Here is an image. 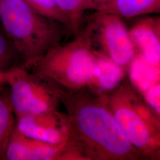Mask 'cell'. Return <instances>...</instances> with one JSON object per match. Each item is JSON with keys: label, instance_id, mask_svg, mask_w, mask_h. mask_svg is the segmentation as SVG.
<instances>
[{"label": "cell", "instance_id": "obj_7", "mask_svg": "<svg viewBox=\"0 0 160 160\" xmlns=\"http://www.w3.org/2000/svg\"><path fill=\"white\" fill-rule=\"evenodd\" d=\"M16 127L29 137L54 145H66L70 140L67 116L58 109L17 118Z\"/></svg>", "mask_w": 160, "mask_h": 160}, {"label": "cell", "instance_id": "obj_14", "mask_svg": "<svg viewBox=\"0 0 160 160\" xmlns=\"http://www.w3.org/2000/svg\"><path fill=\"white\" fill-rule=\"evenodd\" d=\"M34 12L43 17L63 24L73 32L71 21L58 7L54 0H24Z\"/></svg>", "mask_w": 160, "mask_h": 160}, {"label": "cell", "instance_id": "obj_2", "mask_svg": "<svg viewBox=\"0 0 160 160\" xmlns=\"http://www.w3.org/2000/svg\"><path fill=\"white\" fill-rule=\"evenodd\" d=\"M0 24L25 65L62 43L69 30L34 12L24 0H0Z\"/></svg>", "mask_w": 160, "mask_h": 160}, {"label": "cell", "instance_id": "obj_5", "mask_svg": "<svg viewBox=\"0 0 160 160\" xmlns=\"http://www.w3.org/2000/svg\"><path fill=\"white\" fill-rule=\"evenodd\" d=\"M6 85L16 119L58 109L63 88L23 63L7 71Z\"/></svg>", "mask_w": 160, "mask_h": 160}, {"label": "cell", "instance_id": "obj_11", "mask_svg": "<svg viewBox=\"0 0 160 160\" xmlns=\"http://www.w3.org/2000/svg\"><path fill=\"white\" fill-rule=\"evenodd\" d=\"M128 72L130 83L142 97L151 87L160 83V67L150 64L140 53H136Z\"/></svg>", "mask_w": 160, "mask_h": 160}, {"label": "cell", "instance_id": "obj_16", "mask_svg": "<svg viewBox=\"0 0 160 160\" xmlns=\"http://www.w3.org/2000/svg\"><path fill=\"white\" fill-rule=\"evenodd\" d=\"M23 63L12 42L0 30V71H7Z\"/></svg>", "mask_w": 160, "mask_h": 160}, {"label": "cell", "instance_id": "obj_1", "mask_svg": "<svg viewBox=\"0 0 160 160\" xmlns=\"http://www.w3.org/2000/svg\"><path fill=\"white\" fill-rule=\"evenodd\" d=\"M71 143L82 160H137L143 157L126 138L107 103L106 96L88 86L65 89Z\"/></svg>", "mask_w": 160, "mask_h": 160}, {"label": "cell", "instance_id": "obj_3", "mask_svg": "<svg viewBox=\"0 0 160 160\" xmlns=\"http://www.w3.org/2000/svg\"><path fill=\"white\" fill-rule=\"evenodd\" d=\"M109 109L128 141L147 159L160 158V115L145 102L128 79L106 96Z\"/></svg>", "mask_w": 160, "mask_h": 160}, {"label": "cell", "instance_id": "obj_12", "mask_svg": "<svg viewBox=\"0 0 160 160\" xmlns=\"http://www.w3.org/2000/svg\"><path fill=\"white\" fill-rule=\"evenodd\" d=\"M160 7V0H115L98 11L130 18L158 12Z\"/></svg>", "mask_w": 160, "mask_h": 160}, {"label": "cell", "instance_id": "obj_8", "mask_svg": "<svg viewBox=\"0 0 160 160\" xmlns=\"http://www.w3.org/2000/svg\"><path fill=\"white\" fill-rule=\"evenodd\" d=\"M67 144L54 145L29 137L16 125L7 143L5 160H62Z\"/></svg>", "mask_w": 160, "mask_h": 160}, {"label": "cell", "instance_id": "obj_9", "mask_svg": "<svg viewBox=\"0 0 160 160\" xmlns=\"http://www.w3.org/2000/svg\"><path fill=\"white\" fill-rule=\"evenodd\" d=\"M129 33L136 53L150 64L160 67V20L148 18L135 23Z\"/></svg>", "mask_w": 160, "mask_h": 160}, {"label": "cell", "instance_id": "obj_6", "mask_svg": "<svg viewBox=\"0 0 160 160\" xmlns=\"http://www.w3.org/2000/svg\"><path fill=\"white\" fill-rule=\"evenodd\" d=\"M96 14L78 33L86 38L94 53L128 68L136 51L125 24L121 17L113 14L98 12Z\"/></svg>", "mask_w": 160, "mask_h": 160}, {"label": "cell", "instance_id": "obj_15", "mask_svg": "<svg viewBox=\"0 0 160 160\" xmlns=\"http://www.w3.org/2000/svg\"><path fill=\"white\" fill-rule=\"evenodd\" d=\"M58 7L72 23L73 32L78 33L82 12L88 9V0H54Z\"/></svg>", "mask_w": 160, "mask_h": 160}, {"label": "cell", "instance_id": "obj_10", "mask_svg": "<svg viewBox=\"0 0 160 160\" xmlns=\"http://www.w3.org/2000/svg\"><path fill=\"white\" fill-rule=\"evenodd\" d=\"M94 54V65L88 86L99 94L107 96L125 80L126 69L108 58Z\"/></svg>", "mask_w": 160, "mask_h": 160}, {"label": "cell", "instance_id": "obj_19", "mask_svg": "<svg viewBox=\"0 0 160 160\" xmlns=\"http://www.w3.org/2000/svg\"><path fill=\"white\" fill-rule=\"evenodd\" d=\"M7 71H0V90L1 88L6 85Z\"/></svg>", "mask_w": 160, "mask_h": 160}, {"label": "cell", "instance_id": "obj_13", "mask_svg": "<svg viewBox=\"0 0 160 160\" xmlns=\"http://www.w3.org/2000/svg\"><path fill=\"white\" fill-rule=\"evenodd\" d=\"M16 125L9 94L0 93V160H5L7 143Z\"/></svg>", "mask_w": 160, "mask_h": 160}, {"label": "cell", "instance_id": "obj_17", "mask_svg": "<svg viewBox=\"0 0 160 160\" xmlns=\"http://www.w3.org/2000/svg\"><path fill=\"white\" fill-rule=\"evenodd\" d=\"M160 84L157 83L151 87L143 94L145 102L157 114L160 115Z\"/></svg>", "mask_w": 160, "mask_h": 160}, {"label": "cell", "instance_id": "obj_4", "mask_svg": "<svg viewBox=\"0 0 160 160\" xmlns=\"http://www.w3.org/2000/svg\"><path fill=\"white\" fill-rule=\"evenodd\" d=\"M94 58L88 40L78 33L74 40L58 45L36 61L24 65L63 88L77 89L88 85Z\"/></svg>", "mask_w": 160, "mask_h": 160}, {"label": "cell", "instance_id": "obj_18", "mask_svg": "<svg viewBox=\"0 0 160 160\" xmlns=\"http://www.w3.org/2000/svg\"><path fill=\"white\" fill-rule=\"evenodd\" d=\"M115 0H88V8L99 10L104 6L111 4Z\"/></svg>", "mask_w": 160, "mask_h": 160}]
</instances>
